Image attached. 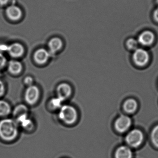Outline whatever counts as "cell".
<instances>
[{"mask_svg":"<svg viewBox=\"0 0 158 158\" xmlns=\"http://www.w3.org/2000/svg\"><path fill=\"white\" fill-rule=\"evenodd\" d=\"M18 125L15 119H2L0 121V138L6 141H11L17 138Z\"/></svg>","mask_w":158,"mask_h":158,"instance_id":"obj_1","label":"cell"},{"mask_svg":"<svg viewBox=\"0 0 158 158\" xmlns=\"http://www.w3.org/2000/svg\"><path fill=\"white\" fill-rule=\"evenodd\" d=\"M58 116L63 123L70 125L77 122L78 114L74 107L70 105H63L60 108Z\"/></svg>","mask_w":158,"mask_h":158,"instance_id":"obj_2","label":"cell"},{"mask_svg":"<svg viewBox=\"0 0 158 158\" xmlns=\"http://www.w3.org/2000/svg\"><path fill=\"white\" fill-rule=\"evenodd\" d=\"M132 58L136 65L139 67H143L149 62V53L145 49L139 48L133 52Z\"/></svg>","mask_w":158,"mask_h":158,"instance_id":"obj_3","label":"cell"},{"mask_svg":"<svg viewBox=\"0 0 158 158\" xmlns=\"http://www.w3.org/2000/svg\"><path fill=\"white\" fill-rule=\"evenodd\" d=\"M144 139V135L141 131L138 129H134L129 132L126 137L127 143L133 148L140 146Z\"/></svg>","mask_w":158,"mask_h":158,"instance_id":"obj_4","label":"cell"},{"mask_svg":"<svg viewBox=\"0 0 158 158\" xmlns=\"http://www.w3.org/2000/svg\"><path fill=\"white\" fill-rule=\"evenodd\" d=\"M40 97V90L39 88L35 85H33L27 87L25 91V100L29 105L35 104L38 101Z\"/></svg>","mask_w":158,"mask_h":158,"instance_id":"obj_5","label":"cell"},{"mask_svg":"<svg viewBox=\"0 0 158 158\" xmlns=\"http://www.w3.org/2000/svg\"><path fill=\"white\" fill-rule=\"evenodd\" d=\"M137 40L139 45L144 47H150L154 43L155 36L152 31L145 30L139 34Z\"/></svg>","mask_w":158,"mask_h":158,"instance_id":"obj_6","label":"cell"},{"mask_svg":"<svg viewBox=\"0 0 158 158\" xmlns=\"http://www.w3.org/2000/svg\"><path fill=\"white\" fill-rule=\"evenodd\" d=\"M132 122L128 116L122 115L118 117L114 123L115 129L120 133H124L127 131L131 126Z\"/></svg>","mask_w":158,"mask_h":158,"instance_id":"obj_7","label":"cell"},{"mask_svg":"<svg viewBox=\"0 0 158 158\" xmlns=\"http://www.w3.org/2000/svg\"><path fill=\"white\" fill-rule=\"evenodd\" d=\"M56 92L57 97L65 101L71 97L73 92V89L69 84L62 83L57 86Z\"/></svg>","mask_w":158,"mask_h":158,"instance_id":"obj_8","label":"cell"},{"mask_svg":"<svg viewBox=\"0 0 158 158\" xmlns=\"http://www.w3.org/2000/svg\"><path fill=\"white\" fill-rule=\"evenodd\" d=\"M51 54L49 52L44 48H40L36 51L34 55L35 62L38 64H44L48 61Z\"/></svg>","mask_w":158,"mask_h":158,"instance_id":"obj_9","label":"cell"},{"mask_svg":"<svg viewBox=\"0 0 158 158\" xmlns=\"http://www.w3.org/2000/svg\"><path fill=\"white\" fill-rule=\"evenodd\" d=\"M6 14L7 17L11 21H17L22 18L23 12L18 6L11 5L7 7Z\"/></svg>","mask_w":158,"mask_h":158,"instance_id":"obj_10","label":"cell"},{"mask_svg":"<svg viewBox=\"0 0 158 158\" xmlns=\"http://www.w3.org/2000/svg\"><path fill=\"white\" fill-rule=\"evenodd\" d=\"M7 52L12 58H19L23 55L25 49L23 46L20 43H14L8 46Z\"/></svg>","mask_w":158,"mask_h":158,"instance_id":"obj_11","label":"cell"},{"mask_svg":"<svg viewBox=\"0 0 158 158\" xmlns=\"http://www.w3.org/2000/svg\"><path fill=\"white\" fill-rule=\"evenodd\" d=\"M63 45V43L60 39L58 37L53 38L48 43L49 52L50 54H55L61 49Z\"/></svg>","mask_w":158,"mask_h":158,"instance_id":"obj_12","label":"cell"},{"mask_svg":"<svg viewBox=\"0 0 158 158\" xmlns=\"http://www.w3.org/2000/svg\"><path fill=\"white\" fill-rule=\"evenodd\" d=\"M18 125H20L24 129L30 130L34 127V123L32 120L28 117V114L23 115L15 119Z\"/></svg>","mask_w":158,"mask_h":158,"instance_id":"obj_13","label":"cell"},{"mask_svg":"<svg viewBox=\"0 0 158 158\" xmlns=\"http://www.w3.org/2000/svg\"><path fill=\"white\" fill-rule=\"evenodd\" d=\"M23 68L22 63L16 60H12L8 63V71L11 74L14 75L19 74L22 72Z\"/></svg>","mask_w":158,"mask_h":158,"instance_id":"obj_14","label":"cell"},{"mask_svg":"<svg viewBox=\"0 0 158 158\" xmlns=\"http://www.w3.org/2000/svg\"><path fill=\"white\" fill-rule=\"evenodd\" d=\"M115 158H133V152L129 147L121 146L115 152Z\"/></svg>","mask_w":158,"mask_h":158,"instance_id":"obj_15","label":"cell"},{"mask_svg":"<svg viewBox=\"0 0 158 158\" xmlns=\"http://www.w3.org/2000/svg\"><path fill=\"white\" fill-rule=\"evenodd\" d=\"M13 114L15 120L20 116L25 114H28V109L27 107L24 104H19L14 109Z\"/></svg>","mask_w":158,"mask_h":158,"instance_id":"obj_16","label":"cell"},{"mask_svg":"<svg viewBox=\"0 0 158 158\" xmlns=\"http://www.w3.org/2000/svg\"><path fill=\"white\" fill-rule=\"evenodd\" d=\"M137 108V103L135 100L129 99L127 100L124 104L125 110L128 113L135 112Z\"/></svg>","mask_w":158,"mask_h":158,"instance_id":"obj_17","label":"cell"},{"mask_svg":"<svg viewBox=\"0 0 158 158\" xmlns=\"http://www.w3.org/2000/svg\"><path fill=\"white\" fill-rule=\"evenodd\" d=\"M11 108L10 105L7 102L0 100V116L4 117L10 113Z\"/></svg>","mask_w":158,"mask_h":158,"instance_id":"obj_18","label":"cell"},{"mask_svg":"<svg viewBox=\"0 0 158 158\" xmlns=\"http://www.w3.org/2000/svg\"><path fill=\"white\" fill-rule=\"evenodd\" d=\"M63 100L60 98L59 97H56V98H52L50 101L49 105L52 109H54V110H57L59 109L63 105L64 102Z\"/></svg>","mask_w":158,"mask_h":158,"instance_id":"obj_19","label":"cell"},{"mask_svg":"<svg viewBox=\"0 0 158 158\" xmlns=\"http://www.w3.org/2000/svg\"><path fill=\"white\" fill-rule=\"evenodd\" d=\"M126 45L128 50L134 52L138 48L139 45L137 40L134 38H129L127 40Z\"/></svg>","mask_w":158,"mask_h":158,"instance_id":"obj_20","label":"cell"},{"mask_svg":"<svg viewBox=\"0 0 158 158\" xmlns=\"http://www.w3.org/2000/svg\"><path fill=\"white\" fill-rule=\"evenodd\" d=\"M151 139L153 144L158 148V125L154 127L152 132Z\"/></svg>","mask_w":158,"mask_h":158,"instance_id":"obj_21","label":"cell"},{"mask_svg":"<svg viewBox=\"0 0 158 158\" xmlns=\"http://www.w3.org/2000/svg\"><path fill=\"white\" fill-rule=\"evenodd\" d=\"M6 59L4 55L0 52V71L4 68V66L6 65Z\"/></svg>","mask_w":158,"mask_h":158,"instance_id":"obj_22","label":"cell"},{"mask_svg":"<svg viewBox=\"0 0 158 158\" xmlns=\"http://www.w3.org/2000/svg\"><path fill=\"white\" fill-rule=\"evenodd\" d=\"M33 78L30 76L26 77L24 79V83L28 86L33 85Z\"/></svg>","mask_w":158,"mask_h":158,"instance_id":"obj_23","label":"cell"},{"mask_svg":"<svg viewBox=\"0 0 158 158\" xmlns=\"http://www.w3.org/2000/svg\"><path fill=\"white\" fill-rule=\"evenodd\" d=\"M6 88L4 83L0 79V97L3 96L5 93Z\"/></svg>","mask_w":158,"mask_h":158,"instance_id":"obj_24","label":"cell"},{"mask_svg":"<svg viewBox=\"0 0 158 158\" xmlns=\"http://www.w3.org/2000/svg\"><path fill=\"white\" fill-rule=\"evenodd\" d=\"M153 18L155 22L158 23V6L153 11Z\"/></svg>","mask_w":158,"mask_h":158,"instance_id":"obj_25","label":"cell"},{"mask_svg":"<svg viewBox=\"0 0 158 158\" xmlns=\"http://www.w3.org/2000/svg\"><path fill=\"white\" fill-rule=\"evenodd\" d=\"M10 0H0V5L2 6H6L9 3Z\"/></svg>","mask_w":158,"mask_h":158,"instance_id":"obj_26","label":"cell"},{"mask_svg":"<svg viewBox=\"0 0 158 158\" xmlns=\"http://www.w3.org/2000/svg\"><path fill=\"white\" fill-rule=\"evenodd\" d=\"M156 3H157V5L158 6V0H156Z\"/></svg>","mask_w":158,"mask_h":158,"instance_id":"obj_27","label":"cell"}]
</instances>
